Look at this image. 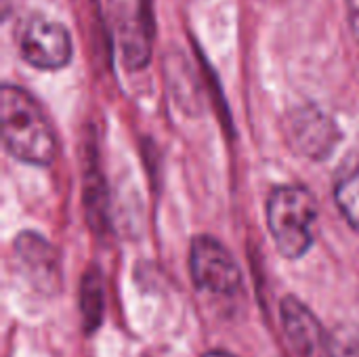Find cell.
Masks as SVG:
<instances>
[{"label": "cell", "instance_id": "6da1fadb", "mask_svg": "<svg viewBox=\"0 0 359 357\" xmlns=\"http://www.w3.org/2000/svg\"><path fill=\"white\" fill-rule=\"evenodd\" d=\"M2 143L19 162L48 166L57 154L53 126L38 101L15 84H4L0 93Z\"/></svg>", "mask_w": 359, "mask_h": 357}, {"label": "cell", "instance_id": "7a4b0ae2", "mask_svg": "<svg viewBox=\"0 0 359 357\" xmlns=\"http://www.w3.org/2000/svg\"><path fill=\"white\" fill-rule=\"evenodd\" d=\"M318 202L307 187L278 185L267 198V227L286 259H301L313 244Z\"/></svg>", "mask_w": 359, "mask_h": 357}, {"label": "cell", "instance_id": "3957f363", "mask_svg": "<svg viewBox=\"0 0 359 357\" xmlns=\"http://www.w3.org/2000/svg\"><path fill=\"white\" fill-rule=\"evenodd\" d=\"M189 274L196 288L233 297L242 286V271L231 252L212 236H196L189 250Z\"/></svg>", "mask_w": 359, "mask_h": 357}, {"label": "cell", "instance_id": "277c9868", "mask_svg": "<svg viewBox=\"0 0 359 357\" xmlns=\"http://www.w3.org/2000/svg\"><path fill=\"white\" fill-rule=\"evenodd\" d=\"M21 57L38 69H61L72 59V36L59 21L29 17L19 34Z\"/></svg>", "mask_w": 359, "mask_h": 357}, {"label": "cell", "instance_id": "5b68a950", "mask_svg": "<svg viewBox=\"0 0 359 357\" xmlns=\"http://www.w3.org/2000/svg\"><path fill=\"white\" fill-rule=\"evenodd\" d=\"M284 337L297 357H337V345L316 314L297 297H286L280 305Z\"/></svg>", "mask_w": 359, "mask_h": 357}, {"label": "cell", "instance_id": "8992f818", "mask_svg": "<svg viewBox=\"0 0 359 357\" xmlns=\"http://www.w3.org/2000/svg\"><path fill=\"white\" fill-rule=\"evenodd\" d=\"M286 133L292 147L313 160L328 158L341 139L334 120L316 105H303L290 112L286 120Z\"/></svg>", "mask_w": 359, "mask_h": 357}, {"label": "cell", "instance_id": "52a82bcc", "mask_svg": "<svg viewBox=\"0 0 359 357\" xmlns=\"http://www.w3.org/2000/svg\"><path fill=\"white\" fill-rule=\"evenodd\" d=\"M15 255L21 263V269L29 282L44 290L55 292L59 286V257L57 250L38 234L23 231L15 238Z\"/></svg>", "mask_w": 359, "mask_h": 357}, {"label": "cell", "instance_id": "ba28073f", "mask_svg": "<svg viewBox=\"0 0 359 357\" xmlns=\"http://www.w3.org/2000/svg\"><path fill=\"white\" fill-rule=\"evenodd\" d=\"M334 200L351 229L359 231V156H351L339 168L334 181Z\"/></svg>", "mask_w": 359, "mask_h": 357}, {"label": "cell", "instance_id": "9c48e42d", "mask_svg": "<svg viewBox=\"0 0 359 357\" xmlns=\"http://www.w3.org/2000/svg\"><path fill=\"white\" fill-rule=\"evenodd\" d=\"M80 309L84 320L86 335H93L101 322H103V309H105V292H103V278L97 267H90L82 276L80 284Z\"/></svg>", "mask_w": 359, "mask_h": 357}, {"label": "cell", "instance_id": "30bf717a", "mask_svg": "<svg viewBox=\"0 0 359 357\" xmlns=\"http://www.w3.org/2000/svg\"><path fill=\"white\" fill-rule=\"evenodd\" d=\"M349 23H351L355 42L359 44V0H349Z\"/></svg>", "mask_w": 359, "mask_h": 357}, {"label": "cell", "instance_id": "8fae6325", "mask_svg": "<svg viewBox=\"0 0 359 357\" xmlns=\"http://www.w3.org/2000/svg\"><path fill=\"white\" fill-rule=\"evenodd\" d=\"M202 357H236V356H231V353H227V351H208V353H204Z\"/></svg>", "mask_w": 359, "mask_h": 357}]
</instances>
